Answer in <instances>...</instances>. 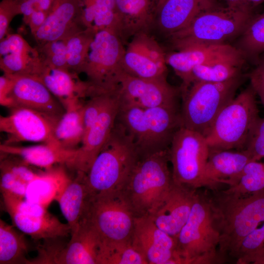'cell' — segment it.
<instances>
[{
	"mask_svg": "<svg viewBox=\"0 0 264 264\" xmlns=\"http://www.w3.org/2000/svg\"><path fill=\"white\" fill-rule=\"evenodd\" d=\"M212 191L207 195L220 236L219 253L224 262L233 258L242 240L264 221V190L245 195Z\"/></svg>",
	"mask_w": 264,
	"mask_h": 264,
	"instance_id": "cell-1",
	"label": "cell"
},
{
	"mask_svg": "<svg viewBox=\"0 0 264 264\" xmlns=\"http://www.w3.org/2000/svg\"><path fill=\"white\" fill-rule=\"evenodd\" d=\"M258 7L220 2L197 16L186 27L165 38L173 50L238 38L257 14Z\"/></svg>",
	"mask_w": 264,
	"mask_h": 264,
	"instance_id": "cell-2",
	"label": "cell"
},
{
	"mask_svg": "<svg viewBox=\"0 0 264 264\" xmlns=\"http://www.w3.org/2000/svg\"><path fill=\"white\" fill-rule=\"evenodd\" d=\"M117 120L132 139L139 157L169 150L182 127L179 105L144 109L121 103Z\"/></svg>",
	"mask_w": 264,
	"mask_h": 264,
	"instance_id": "cell-3",
	"label": "cell"
},
{
	"mask_svg": "<svg viewBox=\"0 0 264 264\" xmlns=\"http://www.w3.org/2000/svg\"><path fill=\"white\" fill-rule=\"evenodd\" d=\"M138 158L132 139L117 120L107 141L85 174L89 199L121 191Z\"/></svg>",
	"mask_w": 264,
	"mask_h": 264,
	"instance_id": "cell-4",
	"label": "cell"
},
{
	"mask_svg": "<svg viewBox=\"0 0 264 264\" xmlns=\"http://www.w3.org/2000/svg\"><path fill=\"white\" fill-rule=\"evenodd\" d=\"M169 149L139 157L121 191L135 217L149 216L173 184Z\"/></svg>",
	"mask_w": 264,
	"mask_h": 264,
	"instance_id": "cell-5",
	"label": "cell"
},
{
	"mask_svg": "<svg viewBox=\"0 0 264 264\" xmlns=\"http://www.w3.org/2000/svg\"><path fill=\"white\" fill-rule=\"evenodd\" d=\"M179 264L222 263L219 253V233L213 220L207 193L197 192L189 217L176 238Z\"/></svg>",
	"mask_w": 264,
	"mask_h": 264,
	"instance_id": "cell-6",
	"label": "cell"
},
{
	"mask_svg": "<svg viewBox=\"0 0 264 264\" xmlns=\"http://www.w3.org/2000/svg\"><path fill=\"white\" fill-rule=\"evenodd\" d=\"M256 95L249 85L220 112L204 135L210 150L245 149L260 117Z\"/></svg>",
	"mask_w": 264,
	"mask_h": 264,
	"instance_id": "cell-7",
	"label": "cell"
},
{
	"mask_svg": "<svg viewBox=\"0 0 264 264\" xmlns=\"http://www.w3.org/2000/svg\"><path fill=\"white\" fill-rule=\"evenodd\" d=\"M243 74L222 82L197 81L181 93L182 126L204 136L218 114L242 84Z\"/></svg>",
	"mask_w": 264,
	"mask_h": 264,
	"instance_id": "cell-8",
	"label": "cell"
},
{
	"mask_svg": "<svg viewBox=\"0 0 264 264\" xmlns=\"http://www.w3.org/2000/svg\"><path fill=\"white\" fill-rule=\"evenodd\" d=\"M125 44L114 31L96 32L81 69V73L87 76L90 95L119 88Z\"/></svg>",
	"mask_w": 264,
	"mask_h": 264,
	"instance_id": "cell-9",
	"label": "cell"
},
{
	"mask_svg": "<svg viewBox=\"0 0 264 264\" xmlns=\"http://www.w3.org/2000/svg\"><path fill=\"white\" fill-rule=\"evenodd\" d=\"M135 218L121 191L90 198L85 217L103 243L131 241Z\"/></svg>",
	"mask_w": 264,
	"mask_h": 264,
	"instance_id": "cell-10",
	"label": "cell"
},
{
	"mask_svg": "<svg viewBox=\"0 0 264 264\" xmlns=\"http://www.w3.org/2000/svg\"><path fill=\"white\" fill-rule=\"evenodd\" d=\"M209 152L203 135L180 128L175 134L169 148L173 182L196 189L201 187Z\"/></svg>",
	"mask_w": 264,
	"mask_h": 264,
	"instance_id": "cell-11",
	"label": "cell"
},
{
	"mask_svg": "<svg viewBox=\"0 0 264 264\" xmlns=\"http://www.w3.org/2000/svg\"><path fill=\"white\" fill-rule=\"evenodd\" d=\"M167 78H140L123 71L119 77L118 88L121 103L144 109L179 105L180 87L171 85Z\"/></svg>",
	"mask_w": 264,
	"mask_h": 264,
	"instance_id": "cell-12",
	"label": "cell"
},
{
	"mask_svg": "<svg viewBox=\"0 0 264 264\" xmlns=\"http://www.w3.org/2000/svg\"><path fill=\"white\" fill-rule=\"evenodd\" d=\"M59 120L29 108H12L9 114L0 117V131L7 136L4 144L14 145L21 142L57 144L54 132Z\"/></svg>",
	"mask_w": 264,
	"mask_h": 264,
	"instance_id": "cell-13",
	"label": "cell"
},
{
	"mask_svg": "<svg viewBox=\"0 0 264 264\" xmlns=\"http://www.w3.org/2000/svg\"><path fill=\"white\" fill-rule=\"evenodd\" d=\"M118 88L110 93L96 121L85 135L68 168L86 174L109 138L121 105Z\"/></svg>",
	"mask_w": 264,
	"mask_h": 264,
	"instance_id": "cell-14",
	"label": "cell"
},
{
	"mask_svg": "<svg viewBox=\"0 0 264 264\" xmlns=\"http://www.w3.org/2000/svg\"><path fill=\"white\" fill-rule=\"evenodd\" d=\"M131 243L147 264H179L176 239L157 227L150 216L135 218Z\"/></svg>",
	"mask_w": 264,
	"mask_h": 264,
	"instance_id": "cell-15",
	"label": "cell"
},
{
	"mask_svg": "<svg viewBox=\"0 0 264 264\" xmlns=\"http://www.w3.org/2000/svg\"><path fill=\"white\" fill-rule=\"evenodd\" d=\"M66 245L53 242L51 244L47 264H98L102 241L86 218L71 233Z\"/></svg>",
	"mask_w": 264,
	"mask_h": 264,
	"instance_id": "cell-16",
	"label": "cell"
},
{
	"mask_svg": "<svg viewBox=\"0 0 264 264\" xmlns=\"http://www.w3.org/2000/svg\"><path fill=\"white\" fill-rule=\"evenodd\" d=\"M239 58H244L241 52L233 45L227 43L196 45L166 52V54L167 65L173 68L182 80L180 87L181 93L189 87L191 72L196 66Z\"/></svg>",
	"mask_w": 264,
	"mask_h": 264,
	"instance_id": "cell-17",
	"label": "cell"
},
{
	"mask_svg": "<svg viewBox=\"0 0 264 264\" xmlns=\"http://www.w3.org/2000/svg\"><path fill=\"white\" fill-rule=\"evenodd\" d=\"M10 76L12 85L8 96L9 109L29 108L58 119L65 113L61 102L37 77L26 74Z\"/></svg>",
	"mask_w": 264,
	"mask_h": 264,
	"instance_id": "cell-18",
	"label": "cell"
},
{
	"mask_svg": "<svg viewBox=\"0 0 264 264\" xmlns=\"http://www.w3.org/2000/svg\"><path fill=\"white\" fill-rule=\"evenodd\" d=\"M197 194V189L173 182L166 197L149 216L157 227L176 239L189 217Z\"/></svg>",
	"mask_w": 264,
	"mask_h": 264,
	"instance_id": "cell-19",
	"label": "cell"
},
{
	"mask_svg": "<svg viewBox=\"0 0 264 264\" xmlns=\"http://www.w3.org/2000/svg\"><path fill=\"white\" fill-rule=\"evenodd\" d=\"M253 161L250 154L243 150H210L205 167L201 187L211 191L222 185L236 184L248 163Z\"/></svg>",
	"mask_w": 264,
	"mask_h": 264,
	"instance_id": "cell-20",
	"label": "cell"
},
{
	"mask_svg": "<svg viewBox=\"0 0 264 264\" xmlns=\"http://www.w3.org/2000/svg\"><path fill=\"white\" fill-rule=\"evenodd\" d=\"M86 28L81 0H54L44 23L33 36L42 44L66 39Z\"/></svg>",
	"mask_w": 264,
	"mask_h": 264,
	"instance_id": "cell-21",
	"label": "cell"
},
{
	"mask_svg": "<svg viewBox=\"0 0 264 264\" xmlns=\"http://www.w3.org/2000/svg\"><path fill=\"white\" fill-rule=\"evenodd\" d=\"M220 0H167L157 10L151 32L163 37L186 26L199 14L219 3Z\"/></svg>",
	"mask_w": 264,
	"mask_h": 264,
	"instance_id": "cell-22",
	"label": "cell"
},
{
	"mask_svg": "<svg viewBox=\"0 0 264 264\" xmlns=\"http://www.w3.org/2000/svg\"><path fill=\"white\" fill-rule=\"evenodd\" d=\"M33 76L45 86L65 110L82 103L81 99L88 96L90 87L88 83L69 70L50 67L42 62Z\"/></svg>",
	"mask_w": 264,
	"mask_h": 264,
	"instance_id": "cell-23",
	"label": "cell"
},
{
	"mask_svg": "<svg viewBox=\"0 0 264 264\" xmlns=\"http://www.w3.org/2000/svg\"><path fill=\"white\" fill-rule=\"evenodd\" d=\"M0 41V68L3 74H36L42 62L36 47L18 34L8 33Z\"/></svg>",
	"mask_w": 264,
	"mask_h": 264,
	"instance_id": "cell-24",
	"label": "cell"
},
{
	"mask_svg": "<svg viewBox=\"0 0 264 264\" xmlns=\"http://www.w3.org/2000/svg\"><path fill=\"white\" fill-rule=\"evenodd\" d=\"M120 36L125 44L135 34L151 32L159 0H115Z\"/></svg>",
	"mask_w": 264,
	"mask_h": 264,
	"instance_id": "cell-25",
	"label": "cell"
},
{
	"mask_svg": "<svg viewBox=\"0 0 264 264\" xmlns=\"http://www.w3.org/2000/svg\"><path fill=\"white\" fill-rule=\"evenodd\" d=\"M77 150L64 149L53 143L29 146L4 143L0 145V154L16 156L29 165L45 170L61 164L68 167L73 160Z\"/></svg>",
	"mask_w": 264,
	"mask_h": 264,
	"instance_id": "cell-26",
	"label": "cell"
},
{
	"mask_svg": "<svg viewBox=\"0 0 264 264\" xmlns=\"http://www.w3.org/2000/svg\"><path fill=\"white\" fill-rule=\"evenodd\" d=\"M76 173L75 177L70 178L57 199L62 213L71 228V234L84 219L89 203L85 173Z\"/></svg>",
	"mask_w": 264,
	"mask_h": 264,
	"instance_id": "cell-27",
	"label": "cell"
},
{
	"mask_svg": "<svg viewBox=\"0 0 264 264\" xmlns=\"http://www.w3.org/2000/svg\"><path fill=\"white\" fill-rule=\"evenodd\" d=\"M64 165H56L39 173L28 185L24 199L46 208L53 200H57L70 179Z\"/></svg>",
	"mask_w": 264,
	"mask_h": 264,
	"instance_id": "cell-28",
	"label": "cell"
},
{
	"mask_svg": "<svg viewBox=\"0 0 264 264\" xmlns=\"http://www.w3.org/2000/svg\"><path fill=\"white\" fill-rule=\"evenodd\" d=\"M7 213L15 226L36 240L61 238L71 234L67 223L61 222L48 212L43 216L27 215L14 211Z\"/></svg>",
	"mask_w": 264,
	"mask_h": 264,
	"instance_id": "cell-29",
	"label": "cell"
},
{
	"mask_svg": "<svg viewBox=\"0 0 264 264\" xmlns=\"http://www.w3.org/2000/svg\"><path fill=\"white\" fill-rule=\"evenodd\" d=\"M81 0L82 20L87 28H92L96 32L101 30H112L120 36L115 0Z\"/></svg>",
	"mask_w": 264,
	"mask_h": 264,
	"instance_id": "cell-30",
	"label": "cell"
},
{
	"mask_svg": "<svg viewBox=\"0 0 264 264\" xmlns=\"http://www.w3.org/2000/svg\"><path fill=\"white\" fill-rule=\"evenodd\" d=\"M83 105L82 103L66 109L56 125L54 138L64 149H76L82 142L84 136Z\"/></svg>",
	"mask_w": 264,
	"mask_h": 264,
	"instance_id": "cell-31",
	"label": "cell"
},
{
	"mask_svg": "<svg viewBox=\"0 0 264 264\" xmlns=\"http://www.w3.org/2000/svg\"><path fill=\"white\" fill-rule=\"evenodd\" d=\"M242 54L246 62L255 66L264 53V11L257 13L233 45Z\"/></svg>",
	"mask_w": 264,
	"mask_h": 264,
	"instance_id": "cell-32",
	"label": "cell"
},
{
	"mask_svg": "<svg viewBox=\"0 0 264 264\" xmlns=\"http://www.w3.org/2000/svg\"><path fill=\"white\" fill-rule=\"evenodd\" d=\"M245 62L244 58H239L197 66L191 72L190 86L197 81L217 83L236 77L242 74V70Z\"/></svg>",
	"mask_w": 264,
	"mask_h": 264,
	"instance_id": "cell-33",
	"label": "cell"
},
{
	"mask_svg": "<svg viewBox=\"0 0 264 264\" xmlns=\"http://www.w3.org/2000/svg\"><path fill=\"white\" fill-rule=\"evenodd\" d=\"M28 245L24 235L0 220V264H28Z\"/></svg>",
	"mask_w": 264,
	"mask_h": 264,
	"instance_id": "cell-34",
	"label": "cell"
},
{
	"mask_svg": "<svg viewBox=\"0 0 264 264\" xmlns=\"http://www.w3.org/2000/svg\"><path fill=\"white\" fill-rule=\"evenodd\" d=\"M126 73L140 78L155 79L167 77L168 69L160 66L140 52L127 46L122 61Z\"/></svg>",
	"mask_w": 264,
	"mask_h": 264,
	"instance_id": "cell-35",
	"label": "cell"
},
{
	"mask_svg": "<svg viewBox=\"0 0 264 264\" xmlns=\"http://www.w3.org/2000/svg\"><path fill=\"white\" fill-rule=\"evenodd\" d=\"M98 264H147L131 241L102 243Z\"/></svg>",
	"mask_w": 264,
	"mask_h": 264,
	"instance_id": "cell-36",
	"label": "cell"
},
{
	"mask_svg": "<svg viewBox=\"0 0 264 264\" xmlns=\"http://www.w3.org/2000/svg\"><path fill=\"white\" fill-rule=\"evenodd\" d=\"M96 31L87 28L66 40V58L68 70L79 75Z\"/></svg>",
	"mask_w": 264,
	"mask_h": 264,
	"instance_id": "cell-37",
	"label": "cell"
},
{
	"mask_svg": "<svg viewBox=\"0 0 264 264\" xmlns=\"http://www.w3.org/2000/svg\"><path fill=\"white\" fill-rule=\"evenodd\" d=\"M233 258L238 264H264V223L242 240Z\"/></svg>",
	"mask_w": 264,
	"mask_h": 264,
	"instance_id": "cell-38",
	"label": "cell"
},
{
	"mask_svg": "<svg viewBox=\"0 0 264 264\" xmlns=\"http://www.w3.org/2000/svg\"><path fill=\"white\" fill-rule=\"evenodd\" d=\"M224 190L239 195L250 194L264 191V162L252 161L248 163L238 183Z\"/></svg>",
	"mask_w": 264,
	"mask_h": 264,
	"instance_id": "cell-39",
	"label": "cell"
},
{
	"mask_svg": "<svg viewBox=\"0 0 264 264\" xmlns=\"http://www.w3.org/2000/svg\"><path fill=\"white\" fill-rule=\"evenodd\" d=\"M127 46L140 52L160 66L167 68L166 52L152 33L142 32L135 34Z\"/></svg>",
	"mask_w": 264,
	"mask_h": 264,
	"instance_id": "cell-40",
	"label": "cell"
},
{
	"mask_svg": "<svg viewBox=\"0 0 264 264\" xmlns=\"http://www.w3.org/2000/svg\"><path fill=\"white\" fill-rule=\"evenodd\" d=\"M66 39L46 42L36 46L41 61L50 67L68 70L66 58Z\"/></svg>",
	"mask_w": 264,
	"mask_h": 264,
	"instance_id": "cell-41",
	"label": "cell"
},
{
	"mask_svg": "<svg viewBox=\"0 0 264 264\" xmlns=\"http://www.w3.org/2000/svg\"><path fill=\"white\" fill-rule=\"evenodd\" d=\"M0 187L1 194L24 198L27 186L22 183L3 163L0 162Z\"/></svg>",
	"mask_w": 264,
	"mask_h": 264,
	"instance_id": "cell-42",
	"label": "cell"
},
{
	"mask_svg": "<svg viewBox=\"0 0 264 264\" xmlns=\"http://www.w3.org/2000/svg\"><path fill=\"white\" fill-rule=\"evenodd\" d=\"M245 150L250 154L253 161L264 158V117H260L252 128Z\"/></svg>",
	"mask_w": 264,
	"mask_h": 264,
	"instance_id": "cell-43",
	"label": "cell"
},
{
	"mask_svg": "<svg viewBox=\"0 0 264 264\" xmlns=\"http://www.w3.org/2000/svg\"><path fill=\"white\" fill-rule=\"evenodd\" d=\"M20 14L16 0H2L0 1V40L9 33V27L13 18Z\"/></svg>",
	"mask_w": 264,
	"mask_h": 264,
	"instance_id": "cell-44",
	"label": "cell"
},
{
	"mask_svg": "<svg viewBox=\"0 0 264 264\" xmlns=\"http://www.w3.org/2000/svg\"><path fill=\"white\" fill-rule=\"evenodd\" d=\"M250 85L264 106V65L258 64L247 75Z\"/></svg>",
	"mask_w": 264,
	"mask_h": 264,
	"instance_id": "cell-45",
	"label": "cell"
},
{
	"mask_svg": "<svg viewBox=\"0 0 264 264\" xmlns=\"http://www.w3.org/2000/svg\"><path fill=\"white\" fill-rule=\"evenodd\" d=\"M12 79L11 76L3 74L0 77V104L10 108L9 94L12 87Z\"/></svg>",
	"mask_w": 264,
	"mask_h": 264,
	"instance_id": "cell-46",
	"label": "cell"
},
{
	"mask_svg": "<svg viewBox=\"0 0 264 264\" xmlns=\"http://www.w3.org/2000/svg\"><path fill=\"white\" fill-rule=\"evenodd\" d=\"M48 13L41 10H35L30 16L27 24L34 36L44 23Z\"/></svg>",
	"mask_w": 264,
	"mask_h": 264,
	"instance_id": "cell-47",
	"label": "cell"
},
{
	"mask_svg": "<svg viewBox=\"0 0 264 264\" xmlns=\"http://www.w3.org/2000/svg\"><path fill=\"white\" fill-rule=\"evenodd\" d=\"M32 3L37 10H41L49 13L54 0H27Z\"/></svg>",
	"mask_w": 264,
	"mask_h": 264,
	"instance_id": "cell-48",
	"label": "cell"
},
{
	"mask_svg": "<svg viewBox=\"0 0 264 264\" xmlns=\"http://www.w3.org/2000/svg\"><path fill=\"white\" fill-rule=\"evenodd\" d=\"M224 2L229 3L240 4L250 6L252 7H258L259 5L264 2V0H222Z\"/></svg>",
	"mask_w": 264,
	"mask_h": 264,
	"instance_id": "cell-49",
	"label": "cell"
},
{
	"mask_svg": "<svg viewBox=\"0 0 264 264\" xmlns=\"http://www.w3.org/2000/svg\"><path fill=\"white\" fill-rule=\"evenodd\" d=\"M260 64L264 65V53L260 57L259 63L258 64Z\"/></svg>",
	"mask_w": 264,
	"mask_h": 264,
	"instance_id": "cell-50",
	"label": "cell"
},
{
	"mask_svg": "<svg viewBox=\"0 0 264 264\" xmlns=\"http://www.w3.org/2000/svg\"><path fill=\"white\" fill-rule=\"evenodd\" d=\"M167 0H159L157 9L160 7Z\"/></svg>",
	"mask_w": 264,
	"mask_h": 264,
	"instance_id": "cell-51",
	"label": "cell"
}]
</instances>
